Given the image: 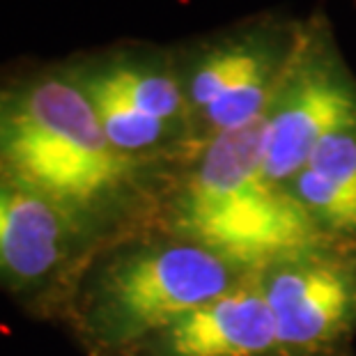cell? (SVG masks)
Instances as JSON below:
<instances>
[{"instance_id":"cell-8","label":"cell","mask_w":356,"mask_h":356,"mask_svg":"<svg viewBox=\"0 0 356 356\" xmlns=\"http://www.w3.org/2000/svg\"><path fill=\"white\" fill-rule=\"evenodd\" d=\"M134 356H283L257 274L165 327Z\"/></svg>"},{"instance_id":"cell-7","label":"cell","mask_w":356,"mask_h":356,"mask_svg":"<svg viewBox=\"0 0 356 356\" xmlns=\"http://www.w3.org/2000/svg\"><path fill=\"white\" fill-rule=\"evenodd\" d=\"M90 237L65 209L0 172V283L17 292L44 287Z\"/></svg>"},{"instance_id":"cell-4","label":"cell","mask_w":356,"mask_h":356,"mask_svg":"<svg viewBox=\"0 0 356 356\" xmlns=\"http://www.w3.org/2000/svg\"><path fill=\"white\" fill-rule=\"evenodd\" d=\"M301 21L260 17L193 47L177 58L191 149L260 120L283 81Z\"/></svg>"},{"instance_id":"cell-3","label":"cell","mask_w":356,"mask_h":356,"mask_svg":"<svg viewBox=\"0 0 356 356\" xmlns=\"http://www.w3.org/2000/svg\"><path fill=\"white\" fill-rule=\"evenodd\" d=\"M248 276L251 271L172 234L138 241L120 248L90 276L81 297V333L102 352L134 354Z\"/></svg>"},{"instance_id":"cell-10","label":"cell","mask_w":356,"mask_h":356,"mask_svg":"<svg viewBox=\"0 0 356 356\" xmlns=\"http://www.w3.org/2000/svg\"><path fill=\"white\" fill-rule=\"evenodd\" d=\"M88 76L102 81L136 111L165 122L188 124V106L177 58L156 51H113L76 65Z\"/></svg>"},{"instance_id":"cell-11","label":"cell","mask_w":356,"mask_h":356,"mask_svg":"<svg viewBox=\"0 0 356 356\" xmlns=\"http://www.w3.org/2000/svg\"><path fill=\"white\" fill-rule=\"evenodd\" d=\"M354 3H356V0H354Z\"/></svg>"},{"instance_id":"cell-6","label":"cell","mask_w":356,"mask_h":356,"mask_svg":"<svg viewBox=\"0 0 356 356\" xmlns=\"http://www.w3.org/2000/svg\"><path fill=\"white\" fill-rule=\"evenodd\" d=\"M283 356H343L356 336V246L324 244L262 269Z\"/></svg>"},{"instance_id":"cell-1","label":"cell","mask_w":356,"mask_h":356,"mask_svg":"<svg viewBox=\"0 0 356 356\" xmlns=\"http://www.w3.org/2000/svg\"><path fill=\"white\" fill-rule=\"evenodd\" d=\"M154 170L111 145L70 67L0 86V172L90 234L138 211Z\"/></svg>"},{"instance_id":"cell-5","label":"cell","mask_w":356,"mask_h":356,"mask_svg":"<svg viewBox=\"0 0 356 356\" xmlns=\"http://www.w3.org/2000/svg\"><path fill=\"white\" fill-rule=\"evenodd\" d=\"M356 122V76L322 12L301 21L283 81L264 113V172L287 186L329 134Z\"/></svg>"},{"instance_id":"cell-9","label":"cell","mask_w":356,"mask_h":356,"mask_svg":"<svg viewBox=\"0 0 356 356\" xmlns=\"http://www.w3.org/2000/svg\"><path fill=\"white\" fill-rule=\"evenodd\" d=\"M285 188L324 239L356 246V122L329 134Z\"/></svg>"},{"instance_id":"cell-2","label":"cell","mask_w":356,"mask_h":356,"mask_svg":"<svg viewBox=\"0 0 356 356\" xmlns=\"http://www.w3.org/2000/svg\"><path fill=\"white\" fill-rule=\"evenodd\" d=\"M264 115L225 131L181 165L168 202L172 237L260 274L283 257L331 244L304 207L264 172Z\"/></svg>"}]
</instances>
